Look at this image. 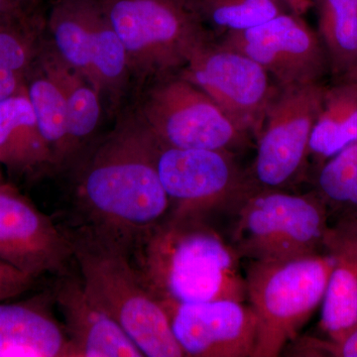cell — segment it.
Instances as JSON below:
<instances>
[{
	"label": "cell",
	"mask_w": 357,
	"mask_h": 357,
	"mask_svg": "<svg viewBox=\"0 0 357 357\" xmlns=\"http://www.w3.org/2000/svg\"><path fill=\"white\" fill-rule=\"evenodd\" d=\"M114 128L93 141L73 167L74 198L88 234L131 253L148 230L165 220L171 204L158 170V142L123 107Z\"/></svg>",
	"instance_id": "cell-1"
},
{
	"label": "cell",
	"mask_w": 357,
	"mask_h": 357,
	"mask_svg": "<svg viewBox=\"0 0 357 357\" xmlns=\"http://www.w3.org/2000/svg\"><path fill=\"white\" fill-rule=\"evenodd\" d=\"M130 255L141 280L162 302H244L241 258L206 220L168 215L138 239Z\"/></svg>",
	"instance_id": "cell-2"
},
{
	"label": "cell",
	"mask_w": 357,
	"mask_h": 357,
	"mask_svg": "<svg viewBox=\"0 0 357 357\" xmlns=\"http://www.w3.org/2000/svg\"><path fill=\"white\" fill-rule=\"evenodd\" d=\"M72 241L84 288L123 328L143 356H185L165 307L141 280L130 253L88 232Z\"/></svg>",
	"instance_id": "cell-3"
},
{
	"label": "cell",
	"mask_w": 357,
	"mask_h": 357,
	"mask_svg": "<svg viewBox=\"0 0 357 357\" xmlns=\"http://www.w3.org/2000/svg\"><path fill=\"white\" fill-rule=\"evenodd\" d=\"M128 52L133 84L178 74L215 38L192 0H100Z\"/></svg>",
	"instance_id": "cell-4"
},
{
	"label": "cell",
	"mask_w": 357,
	"mask_h": 357,
	"mask_svg": "<svg viewBox=\"0 0 357 357\" xmlns=\"http://www.w3.org/2000/svg\"><path fill=\"white\" fill-rule=\"evenodd\" d=\"M333 260L326 251L283 260L249 261L246 299L257 317L255 357H276L321 307Z\"/></svg>",
	"instance_id": "cell-5"
},
{
	"label": "cell",
	"mask_w": 357,
	"mask_h": 357,
	"mask_svg": "<svg viewBox=\"0 0 357 357\" xmlns=\"http://www.w3.org/2000/svg\"><path fill=\"white\" fill-rule=\"evenodd\" d=\"M230 243L241 259L283 260L325 251L331 217L312 190L249 185L236 204Z\"/></svg>",
	"instance_id": "cell-6"
},
{
	"label": "cell",
	"mask_w": 357,
	"mask_h": 357,
	"mask_svg": "<svg viewBox=\"0 0 357 357\" xmlns=\"http://www.w3.org/2000/svg\"><path fill=\"white\" fill-rule=\"evenodd\" d=\"M137 89L134 112L160 144L236 153L251 139L210 96L178 73Z\"/></svg>",
	"instance_id": "cell-7"
},
{
	"label": "cell",
	"mask_w": 357,
	"mask_h": 357,
	"mask_svg": "<svg viewBox=\"0 0 357 357\" xmlns=\"http://www.w3.org/2000/svg\"><path fill=\"white\" fill-rule=\"evenodd\" d=\"M326 84L279 86L256 137V156L248 169L251 184L292 190L306 174L310 141Z\"/></svg>",
	"instance_id": "cell-8"
},
{
	"label": "cell",
	"mask_w": 357,
	"mask_h": 357,
	"mask_svg": "<svg viewBox=\"0 0 357 357\" xmlns=\"http://www.w3.org/2000/svg\"><path fill=\"white\" fill-rule=\"evenodd\" d=\"M236 154L158 142L157 170L170 201L169 215L206 220L215 211H234L250 185Z\"/></svg>",
	"instance_id": "cell-9"
},
{
	"label": "cell",
	"mask_w": 357,
	"mask_h": 357,
	"mask_svg": "<svg viewBox=\"0 0 357 357\" xmlns=\"http://www.w3.org/2000/svg\"><path fill=\"white\" fill-rule=\"evenodd\" d=\"M178 74L196 84L237 128L256 139L279 88L261 66L213 38L197 49Z\"/></svg>",
	"instance_id": "cell-10"
},
{
	"label": "cell",
	"mask_w": 357,
	"mask_h": 357,
	"mask_svg": "<svg viewBox=\"0 0 357 357\" xmlns=\"http://www.w3.org/2000/svg\"><path fill=\"white\" fill-rule=\"evenodd\" d=\"M218 41L252 59L281 88L321 83L331 74L318 32L291 11Z\"/></svg>",
	"instance_id": "cell-11"
},
{
	"label": "cell",
	"mask_w": 357,
	"mask_h": 357,
	"mask_svg": "<svg viewBox=\"0 0 357 357\" xmlns=\"http://www.w3.org/2000/svg\"><path fill=\"white\" fill-rule=\"evenodd\" d=\"M160 302L185 356L255 357L258 324L250 305L234 300Z\"/></svg>",
	"instance_id": "cell-12"
},
{
	"label": "cell",
	"mask_w": 357,
	"mask_h": 357,
	"mask_svg": "<svg viewBox=\"0 0 357 357\" xmlns=\"http://www.w3.org/2000/svg\"><path fill=\"white\" fill-rule=\"evenodd\" d=\"M70 258L72 239L17 190L0 185V261L37 279L63 273Z\"/></svg>",
	"instance_id": "cell-13"
},
{
	"label": "cell",
	"mask_w": 357,
	"mask_h": 357,
	"mask_svg": "<svg viewBox=\"0 0 357 357\" xmlns=\"http://www.w3.org/2000/svg\"><path fill=\"white\" fill-rule=\"evenodd\" d=\"M65 319L74 357H141L142 352L116 321L98 304L81 279L63 278L54 293Z\"/></svg>",
	"instance_id": "cell-14"
},
{
	"label": "cell",
	"mask_w": 357,
	"mask_h": 357,
	"mask_svg": "<svg viewBox=\"0 0 357 357\" xmlns=\"http://www.w3.org/2000/svg\"><path fill=\"white\" fill-rule=\"evenodd\" d=\"M325 251L333 265L319 326L326 337L338 340L357 326V220L331 222Z\"/></svg>",
	"instance_id": "cell-15"
},
{
	"label": "cell",
	"mask_w": 357,
	"mask_h": 357,
	"mask_svg": "<svg viewBox=\"0 0 357 357\" xmlns=\"http://www.w3.org/2000/svg\"><path fill=\"white\" fill-rule=\"evenodd\" d=\"M0 357H73L69 337L44 298L0 302Z\"/></svg>",
	"instance_id": "cell-16"
},
{
	"label": "cell",
	"mask_w": 357,
	"mask_h": 357,
	"mask_svg": "<svg viewBox=\"0 0 357 357\" xmlns=\"http://www.w3.org/2000/svg\"><path fill=\"white\" fill-rule=\"evenodd\" d=\"M0 165L20 178H34L55 171L26 88L0 102Z\"/></svg>",
	"instance_id": "cell-17"
},
{
	"label": "cell",
	"mask_w": 357,
	"mask_h": 357,
	"mask_svg": "<svg viewBox=\"0 0 357 357\" xmlns=\"http://www.w3.org/2000/svg\"><path fill=\"white\" fill-rule=\"evenodd\" d=\"M45 72L58 84L67 107L68 133L72 167L93 141L102 122L103 102L100 93L88 79L59 57L48 37H45L37 59Z\"/></svg>",
	"instance_id": "cell-18"
},
{
	"label": "cell",
	"mask_w": 357,
	"mask_h": 357,
	"mask_svg": "<svg viewBox=\"0 0 357 357\" xmlns=\"http://www.w3.org/2000/svg\"><path fill=\"white\" fill-rule=\"evenodd\" d=\"M89 82L100 93L103 105L115 114L123 109L124 100L134 86L128 52L100 1L91 33Z\"/></svg>",
	"instance_id": "cell-19"
},
{
	"label": "cell",
	"mask_w": 357,
	"mask_h": 357,
	"mask_svg": "<svg viewBox=\"0 0 357 357\" xmlns=\"http://www.w3.org/2000/svg\"><path fill=\"white\" fill-rule=\"evenodd\" d=\"M357 142V84L335 81L326 86L310 141V158L317 168Z\"/></svg>",
	"instance_id": "cell-20"
},
{
	"label": "cell",
	"mask_w": 357,
	"mask_h": 357,
	"mask_svg": "<svg viewBox=\"0 0 357 357\" xmlns=\"http://www.w3.org/2000/svg\"><path fill=\"white\" fill-rule=\"evenodd\" d=\"M98 6L100 0H54L46 17V33L54 50L89 82L91 33Z\"/></svg>",
	"instance_id": "cell-21"
},
{
	"label": "cell",
	"mask_w": 357,
	"mask_h": 357,
	"mask_svg": "<svg viewBox=\"0 0 357 357\" xmlns=\"http://www.w3.org/2000/svg\"><path fill=\"white\" fill-rule=\"evenodd\" d=\"M26 93L31 102L40 131L53 156L55 171L70 169L72 157L64 96L38 61L26 76Z\"/></svg>",
	"instance_id": "cell-22"
},
{
	"label": "cell",
	"mask_w": 357,
	"mask_h": 357,
	"mask_svg": "<svg viewBox=\"0 0 357 357\" xmlns=\"http://www.w3.org/2000/svg\"><path fill=\"white\" fill-rule=\"evenodd\" d=\"M312 7L318 13V34L335 79L357 63V0H314Z\"/></svg>",
	"instance_id": "cell-23"
},
{
	"label": "cell",
	"mask_w": 357,
	"mask_h": 357,
	"mask_svg": "<svg viewBox=\"0 0 357 357\" xmlns=\"http://www.w3.org/2000/svg\"><path fill=\"white\" fill-rule=\"evenodd\" d=\"M312 190L326 204L331 222L357 220V142L317 168Z\"/></svg>",
	"instance_id": "cell-24"
},
{
	"label": "cell",
	"mask_w": 357,
	"mask_h": 357,
	"mask_svg": "<svg viewBox=\"0 0 357 357\" xmlns=\"http://www.w3.org/2000/svg\"><path fill=\"white\" fill-rule=\"evenodd\" d=\"M204 24L215 34L243 31L290 11L285 0H192Z\"/></svg>",
	"instance_id": "cell-25"
},
{
	"label": "cell",
	"mask_w": 357,
	"mask_h": 357,
	"mask_svg": "<svg viewBox=\"0 0 357 357\" xmlns=\"http://www.w3.org/2000/svg\"><path fill=\"white\" fill-rule=\"evenodd\" d=\"M41 13L0 15V69L27 76L46 37Z\"/></svg>",
	"instance_id": "cell-26"
},
{
	"label": "cell",
	"mask_w": 357,
	"mask_h": 357,
	"mask_svg": "<svg viewBox=\"0 0 357 357\" xmlns=\"http://www.w3.org/2000/svg\"><path fill=\"white\" fill-rule=\"evenodd\" d=\"M295 347L293 356L357 357V326L340 340L305 337Z\"/></svg>",
	"instance_id": "cell-27"
},
{
	"label": "cell",
	"mask_w": 357,
	"mask_h": 357,
	"mask_svg": "<svg viewBox=\"0 0 357 357\" xmlns=\"http://www.w3.org/2000/svg\"><path fill=\"white\" fill-rule=\"evenodd\" d=\"M36 279L0 261V302L20 297L31 288Z\"/></svg>",
	"instance_id": "cell-28"
},
{
	"label": "cell",
	"mask_w": 357,
	"mask_h": 357,
	"mask_svg": "<svg viewBox=\"0 0 357 357\" xmlns=\"http://www.w3.org/2000/svg\"><path fill=\"white\" fill-rule=\"evenodd\" d=\"M26 77L11 70L0 69V102L24 91Z\"/></svg>",
	"instance_id": "cell-29"
},
{
	"label": "cell",
	"mask_w": 357,
	"mask_h": 357,
	"mask_svg": "<svg viewBox=\"0 0 357 357\" xmlns=\"http://www.w3.org/2000/svg\"><path fill=\"white\" fill-rule=\"evenodd\" d=\"M39 13L30 0H0V15H25Z\"/></svg>",
	"instance_id": "cell-30"
},
{
	"label": "cell",
	"mask_w": 357,
	"mask_h": 357,
	"mask_svg": "<svg viewBox=\"0 0 357 357\" xmlns=\"http://www.w3.org/2000/svg\"><path fill=\"white\" fill-rule=\"evenodd\" d=\"M291 13L304 15L314 6V0H285Z\"/></svg>",
	"instance_id": "cell-31"
},
{
	"label": "cell",
	"mask_w": 357,
	"mask_h": 357,
	"mask_svg": "<svg viewBox=\"0 0 357 357\" xmlns=\"http://www.w3.org/2000/svg\"><path fill=\"white\" fill-rule=\"evenodd\" d=\"M335 81H347L357 84V63L351 69L347 70L342 77L335 79Z\"/></svg>",
	"instance_id": "cell-32"
},
{
	"label": "cell",
	"mask_w": 357,
	"mask_h": 357,
	"mask_svg": "<svg viewBox=\"0 0 357 357\" xmlns=\"http://www.w3.org/2000/svg\"><path fill=\"white\" fill-rule=\"evenodd\" d=\"M30 1L32 2L34 6L40 7L41 6L42 2H43V0H30Z\"/></svg>",
	"instance_id": "cell-33"
},
{
	"label": "cell",
	"mask_w": 357,
	"mask_h": 357,
	"mask_svg": "<svg viewBox=\"0 0 357 357\" xmlns=\"http://www.w3.org/2000/svg\"><path fill=\"white\" fill-rule=\"evenodd\" d=\"M3 177H2L1 165H0V185L3 184Z\"/></svg>",
	"instance_id": "cell-34"
}]
</instances>
